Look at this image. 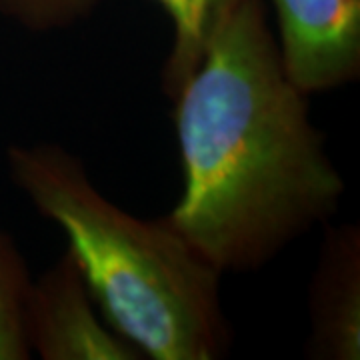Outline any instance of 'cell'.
Here are the masks:
<instances>
[{
	"label": "cell",
	"instance_id": "obj_5",
	"mask_svg": "<svg viewBox=\"0 0 360 360\" xmlns=\"http://www.w3.org/2000/svg\"><path fill=\"white\" fill-rule=\"evenodd\" d=\"M307 356L360 359V229L326 226L310 283Z\"/></svg>",
	"mask_w": 360,
	"mask_h": 360
},
{
	"label": "cell",
	"instance_id": "obj_6",
	"mask_svg": "<svg viewBox=\"0 0 360 360\" xmlns=\"http://www.w3.org/2000/svg\"><path fill=\"white\" fill-rule=\"evenodd\" d=\"M172 22V44L162 66V90L172 98L200 65L208 44L243 0H155Z\"/></svg>",
	"mask_w": 360,
	"mask_h": 360
},
{
	"label": "cell",
	"instance_id": "obj_1",
	"mask_svg": "<svg viewBox=\"0 0 360 360\" xmlns=\"http://www.w3.org/2000/svg\"><path fill=\"white\" fill-rule=\"evenodd\" d=\"M172 101L184 184L165 219L220 274L264 266L338 210L345 180L264 0L236 6Z\"/></svg>",
	"mask_w": 360,
	"mask_h": 360
},
{
	"label": "cell",
	"instance_id": "obj_4",
	"mask_svg": "<svg viewBox=\"0 0 360 360\" xmlns=\"http://www.w3.org/2000/svg\"><path fill=\"white\" fill-rule=\"evenodd\" d=\"M284 70L307 94L360 75V0H270Z\"/></svg>",
	"mask_w": 360,
	"mask_h": 360
},
{
	"label": "cell",
	"instance_id": "obj_2",
	"mask_svg": "<svg viewBox=\"0 0 360 360\" xmlns=\"http://www.w3.org/2000/svg\"><path fill=\"white\" fill-rule=\"evenodd\" d=\"M14 184L68 238L104 321L153 360H214L231 347L220 274L167 219L110 202L63 146H11Z\"/></svg>",
	"mask_w": 360,
	"mask_h": 360
},
{
	"label": "cell",
	"instance_id": "obj_3",
	"mask_svg": "<svg viewBox=\"0 0 360 360\" xmlns=\"http://www.w3.org/2000/svg\"><path fill=\"white\" fill-rule=\"evenodd\" d=\"M28 350L42 360H141L142 354L104 321L77 258L66 248L30 281L25 300Z\"/></svg>",
	"mask_w": 360,
	"mask_h": 360
},
{
	"label": "cell",
	"instance_id": "obj_7",
	"mask_svg": "<svg viewBox=\"0 0 360 360\" xmlns=\"http://www.w3.org/2000/svg\"><path fill=\"white\" fill-rule=\"evenodd\" d=\"M30 286L28 269L14 240L0 229V360H25V300Z\"/></svg>",
	"mask_w": 360,
	"mask_h": 360
},
{
	"label": "cell",
	"instance_id": "obj_8",
	"mask_svg": "<svg viewBox=\"0 0 360 360\" xmlns=\"http://www.w3.org/2000/svg\"><path fill=\"white\" fill-rule=\"evenodd\" d=\"M101 0H0V14L26 30L51 32L86 18Z\"/></svg>",
	"mask_w": 360,
	"mask_h": 360
}]
</instances>
